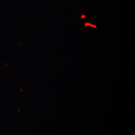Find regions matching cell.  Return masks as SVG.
Returning <instances> with one entry per match:
<instances>
[]
</instances>
